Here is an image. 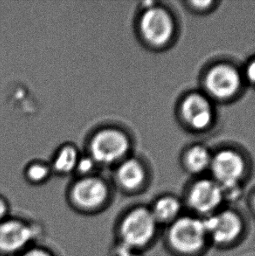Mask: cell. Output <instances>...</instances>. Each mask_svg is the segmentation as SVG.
Here are the masks:
<instances>
[{"instance_id":"obj_1","label":"cell","mask_w":255,"mask_h":256,"mask_svg":"<svg viewBox=\"0 0 255 256\" xmlns=\"http://www.w3.org/2000/svg\"><path fill=\"white\" fill-rule=\"evenodd\" d=\"M160 226L150 206L138 204L128 208L114 225V243L144 253L158 239Z\"/></svg>"},{"instance_id":"obj_2","label":"cell","mask_w":255,"mask_h":256,"mask_svg":"<svg viewBox=\"0 0 255 256\" xmlns=\"http://www.w3.org/2000/svg\"><path fill=\"white\" fill-rule=\"evenodd\" d=\"M164 242L176 256H201L210 246L204 218L183 214L166 228Z\"/></svg>"},{"instance_id":"obj_3","label":"cell","mask_w":255,"mask_h":256,"mask_svg":"<svg viewBox=\"0 0 255 256\" xmlns=\"http://www.w3.org/2000/svg\"><path fill=\"white\" fill-rule=\"evenodd\" d=\"M111 198L110 188L104 180L86 176L76 181L69 189L68 202L77 214L94 216L110 206Z\"/></svg>"},{"instance_id":"obj_4","label":"cell","mask_w":255,"mask_h":256,"mask_svg":"<svg viewBox=\"0 0 255 256\" xmlns=\"http://www.w3.org/2000/svg\"><path fill=\"white\" fill-rule=\"evenodd\" d=\"M43 226L31 218L10 215L0 223V256H17L42 242Z\"/></svg>"},{"instance_id":"obj_5","label":"cell","mask_w":255,"mask_h":256,"mask_svg":"<svg viewBox=\"0 0 255 256\" xmlns=\"http://www.w3.org/2000/svg\"><path fill=\"white\" fill-rule=\"evenodd\" d=\"M210 246L228 250L238 245L245 237L246 223L240 212L232 208L220 211L204 218Z\"/></svg>"},{"instance_id":"obj_6","label":"cell","mask_w":255,"mask_h":256,"mask_svg":"<svg viewBox=\"0 0 255 256\" xmlns=\"http://www.w3.org/2000/svg\"><path fill=\"white\" fill-rule=\"evenodd\" d=\"M222 187L215 180H202L189 189L186 204L193 215L204 218L222 209L224 204Z\"/></svg>"},{"instance_id":"obj_7","label":"cell","mask_w":255,"mask_h":256,"mask_svg":"<svg viewBox=\"0 0 255 256\" xmlns=\"http://www.w3.org/2000/svg\"><path fill=\"white\" fill-rule=\"evenodd\" d=\"M128 149L130 141L127 136L116 128L98 132L90 144L93 160L98 163H114L122 158Z\"/></svg>"},{"instance_id":"obj_8","label":"cell","mask_w":255,"mask_h":256,"mask_svg":"<svg viewBox=\"0 0 255 256\" xmlns=\"http://www.w3.org/2000/svg\"><path fill=\"white\" fill-rule=\"evenodd\" d=\"M172 17L159 7H150L140 20V31L146 42L156 46L166 45L174 34Z\"/></svg>"},{"instance_id":"obj_9","label":"cell","mask_w":255,"mask_h":256,"mask_svg":"<svg viewBox=\"0 0 255 256\" xmlns=\"http://www.w3.org/2000/svg\"><path fill=\"white\" fill-rule=\"evenodd\" d=\"M210 169L215 181L221 187L240 184L246 170L242 156L229 150L218 153L212 158Z\"/></svg>"},{"instance_id":"obj_10","label":"cell","mask_w":255,"mask_h":256,"mask_svg":"<svg viewBox=\"0 0 255 256\" xmlns=\"http://www.w3.org/2000/svg\"><path fill=\"white\" fill-rule=\"evenodd\" d=\"M206 86L212 96L220 100L229 99L238 93L242 86V77L234 66L220 64L207 74Z\"/></svg>"},{"instance_id":"obj_11","label":"cell","mask_w":255,"mask_h":256,"mask_svg":"<svg viewBox=\"0 0 255 256\" xmlns=\"http://www.w3.org/2000/svg\"><path fill=\"white\" fill-rule=\"evenodd\" d=\"M182 116L192 128L203 130L212 124L214 110L207 98L200 94H192L184 100Z\"/></svg>"},{"instance_id":"obj_12","label":"cell","mask_w":255,"mask_h":256,"mask_svg":"<svg viewBox=\"0 0 255 256\" xmlns=\"http://www.w3.org/2000/svg\"><path fill=\"white\" fill-rule=\"evenodd\" d=\"M116 180L120 188L128 194L138 192L144 186L146 172L138 160H127L118 169Z\"/></svg>"},{"instance_id":"obj_13","label":"cell","mask_w":255,"mask_h":256,"mask_svg":"<svg viewBox=\"0 0 255 256\" xmlns=\"http://www.w3.org/2000/svg\"><path fill=\"white\" fill-rule=\"evenodd\" d=\"M150 209L160 228H167L183 215L184 204L175 196L164 195L156 200Z\"/></svg>"},{"instance_id":"obj_14","label":"cell","mask_w":255,"mask_h":256,"mask_svg":"<svg viewBox=\"0 0 255 256\" xmlns=\"http://www.w3.org/2000/svg\"><path fill=\"white\" fill-rule=\"evenodd\" d=\"M212 158L206 148L194 146L187 153L186 162L188 169L193 173H201L210 168Z\"/></svg>"},{"instance_id":"obj_15","label":"cell","mask_w":255,"mask_h":256,"mask_svg":"<svg viewBox=\"0 0 255 256\" xmlns=\"http://www.w3.org/2000/svg\"><path fill=\"white\" fill-rule=\"evenodd\" d=\"M78 152L74 146H65L60 150L54 162V168L59 173L71 172L76 169L78 164Z\"/></svg>"},{"instance_id":"obj_16","label":"cell","mask_w":255,"mask_h":256,"mask_svg":"<svg viewBox=\"0 0 255 256\" xmlns=\"http://www.w3.org/2000/svg\"><path fill=\"white\" fill-rule=\"evenodd\" d=\"M26 175L32 183L42 184L48 178L50 170L45 166L34 164L28 169Z\"/></svg>"},{"instance_id":"obj_17","label":"cell","mask_w":255,"mask_h":256,"mask_svg":"<svg viewBox=\"0 0 255 256\" xmlns=\"http://www.w3.org/2000/svg\"><path fill=\"white\" fill-rule=\"evenodd\" d=\"M17 256H59L57 254L50 248L49 246L43 245L42 242L37 243L28 248L24 252L20 254Z\"/></svg>"},{"instance_id":"obj_18","label":"cell","mask_w":255,"mask_h":256,"mask_svg":"<svg viewBox=\"0 0 255 256\" xmlns=\"http://www.w3.org/2000/svg\"><path fill=\"white\" fill-rule=\"evenodd\" d=\"M110 256H145L144 252L128 248L114 243L110 250Z\"/></svg>"},{"instance_id":"obj_19","label":"cell","mask_w":255,"mask_h":256,"mask_svg":"<svg viewBox=\"0 0 255 256\" xmlns=\"http://www.w3.org/2000/svg\"><path fill=\"white\" fill-rule=\"evenodd\" d=\"M76 168L80 174L90 175L94 169V161L90 158H85L78 161Z\"/></svg>"},{"instance_id":"obj_20","label":"cell","mask_w":255,"mask_h":256,"mask_svg":"<svg viewBox=\"0 0 255 256\" xmlns=\"http://www.w3.org/2000/svg\"><path fill=\"white\" fill-rule=\"evenodd\" d=\"M10 212V206L9 201L6 198L0 196V223L4 222L6 218H9Z\"/></svg>"},{"instance_id":"obj_21","label":"cell","mask_w":255,"mask_h":256,"mask_svg":"<svg viewBox=\"0 0 255 256\" xmlns=\"http://www.w3.org/2000/svg\"><path fill=\"white\" fill-rule=\"evenodd\" d=\"M246 77L250 82L255 84V60L248 66Z\"/></svg>"},{"instance_id":"obj_22","label":"cell","mask_w":255,"mask_h":256,"mask_svg":"<svg viewBox=\"0 0 255 256\" xmlns=\"http://www.w3.org/2000/svg\"><path fill=\"white\" fill-rule=\"evenodd\" d=\"M192 4L193 6L195 7L196 9H198V10H206L207 8H209V6H210L212 4V2H209V1H194V2H192Z\"/></svg>"},{"instance_id":"obj_23","label":"cell","mask_w":255,"mask_h":256,"mask_svg":"<svg viewBox=\"0 0 255 256\" xmlns=\"http://www.w3.org/2000/svg\"><path fill=\"white\" fill-rule=\"evenodd\" d=\"M250 206H251V211H252V214H254L255 218V194H254V196L252 197Z\"/></svg>"}]
</instances>
